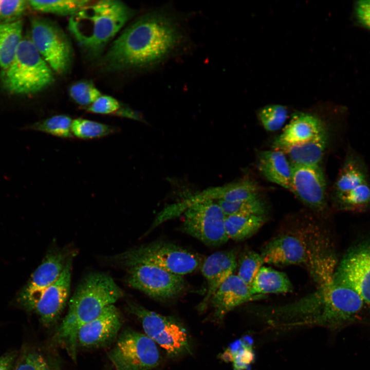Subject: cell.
<instances>
[{
  "mask_svg": "<svg viewBox=\"0 0 370 370\" xmlns=\"http://www.w3.org/2000/svg\"><path fill=\"white\" fill-rule=\"evenodd\" d=\"M250 289L254 295L266 296L267 294L290 292L293 287L284 272L262 266L254 279Z\"/></svg>",
  "mask_w": 370,
  "mask_h": 370,
  "instance_id": "d4e9b609",
  "label": "cell"
},
{
  "mask_svg": "<svg viewBox=\"0 0 370 370\" xmlns=\"http://www.w3.org/2000/svg\"><path fill=\"white\" fill-rule=\"evenodd\" d=\"M264 263L261 254L254 251H248L239 258L237 275L250 287Z\"/></svg>",
  "mask_w": 370,
  "mask_h": 370,
  "instance_id": "e575fe53",
  "label": "cell"
},
{
  "mask_svg": "<svg viewBox=\"0 0 370 370\" xmlns=\"http://www.w3.org/2000/svg\"><path fill=\"white\" fill-rule=\"evenodd\" d=\"M15 357L16 354L13 352L0 356V370H13Z\"/></svg>",
  "mask_w": 370,
  "mask_h": 370,
  "instance_id": "ab89813d",
  "label": "cell"
},
{
  "mask_svg": "<svg viewBox=\"0 0 370 370\" xmlns=\"http://www.w3.org/2000/svg\"><path fill=\"white\" fill-rule=\"evenodd\" d=\"M258 196L257 185L248 179L207 189L197 194L199 200H221L228 202H239Z\"/></svg>",
  "mask_w": 370,
  "mask_h": 370,
  "instance_id": "cb8c5ba5",
  "label": "cell"
},
{
  "mask_svg": "<svg viewBox=\"0 0 370 370\" xmlns=\"http://www.w3.org/2000/svg\"><path fill=\"white\" fill-rule=\"evenodd\" d=\"M259 119L264 128L268 132L280 129L288 117V110L284 106L270 104L262 108L258 112Z\"/></svg>",
  "mask_w": 370,
  "mask_h": 370,
  "instance_id": "836d02e7",
  "label": "cell"
},
{
  "mask_svg": "<svg viewBox=\"0 0 370 370\" xmlns=\"http://www.w3.org/2000/svg\"><path fill=\"white\" fill-rule=\"evenodd\" d=\"M290 190L305 206L316 211L326 206V184L320 165H292Z\"/></svg>",
  "mask_w": 370,
  "mask_h": 370,
  "instance_id": "9a60e30c",
  "label": "cell"
},
{
  "mask_svg": "<svg viewBox=\"0 0 370 370\" xmlns=\"http://www.w3.org/2000/svg\"><path fill=\"white\" fill-rule=\"evenodd\" d=\"M129 285L153 299L164 301L179 295L185 288L181 275L162 268L146 264H137L126 268Z\"/></svg>",
  "mask_w": 370,
  "mask_h": 370,
  "instance_id": "7c38bea8",
  "label": "cell"
},
{
  "mask_svg": "<svg viewBox=\"0 0 370 370\" xmlns=\"http://www.w3.org/2000/svg\"><path fill=\"white\" fill-rule=\"evenodd\" d=\"M357 16L360 22L370 29V0H362L356 6Z\"/></svg>",
  "mask_w": 370,
  "mask_h": 370,
  "instance_id": "f35d334b",
  "label": "cell"
},
{
  "mask_svg": "<svg viewBox=\"0 0 370 370\" xmlns=\"http://www.w3.org/2000/svg\"><path fill=\"white\" fill-rule=\"evenodd\" d=\"M183 39L173 16L164 12H151L122 32L112 44L103 62L111 70L153 66L175 51Z\"/></svg>",
  "mask_w": 370,
  "mask_h": 370,
  "instance_id": "7a4b0ae2",
  "label": "cell"
},
{
  "mask_svg": "<svg viewBox=\"0 0 370 370\" xmlns=\"http://www.w3.org/2000/svg\"><path fill=\"white\" fill-rule=\"evenodd\" d=\"M109 260L125 268L137 264L150 265L181 276L193 272L200 264L196 254L173 243L161 241L131 249Z\"/></svg>",
  "mask_w": 370,
  "mask_h": 370,
  "instance_id": "8992f818",
  "label": "cell"
},
{
  "mask_svg": "<svg viewBox=\"0 0 370 370\" xmlns=\"http://www.w3.org/2000/svg\"><path fill=\"white\" fill-rule=\"evenodd\" d=\"M52 70L30 39L23 38L9 67L2 70L1 80L10 93L26 95L38 92L53 81Z\"/></svg>",
  "mask_w": 370,
  "mask_h": 370,
  "instance_id": "5b68a950",
  "label": "cell"
},
{
  "mask_svg": "<svg viewBox=\"0 0 370 370\" xmlns=\"http://www.w3.org/2000/svg\"><path fill=\"white\" fill-rule=\"evenodd\" d=\"M108 357L116 370H150L160 361L156 344L145 334L132 330L119 335Z\"/></svg>",
  "mask_w": 370,
  "mask_h": 370,
  "instance_id": "9c48e42d",
  "label": "cell"
},
{
  "mask_svg": "<svg viewBox=\"0 0 370 370\" xmlns=\"http://www.w3.org/2000/svg\"><path fill=\"white\" fill-rule=\"evenodd\" d=\"M28 1L0 0V22H10L20 19L26 10Z\"/></svg>",
  "mask_w": 370,
  "mask_h": 370,
  "instance_id": "74e56055",
  "label": "cell"
},
{
  "mask_svg": "<svg viewBox=\"0 0 370 370\" xmlns=\"http://www.w3.org/2000/svg\"><path fill=\"white\" fill-rule=\"evenodd\" d=\"M338 208L362 212L370 209V183L366 164L358 153L349 149L333 190Z\"/></svg>",
  "mask_w": 370,
  "mask_h": 370,
  "instance_id": "52a82bcc",
  "label": "cell"
},
{
  "mask_svg": "<svg viewBox=\"0 0 370 370\" xmlns=\"http://www.w3.org/2000/svg\"><path fill=\"white\" fill-rule=\"evenodd\" d=\"M87 110L94 114H116L138 121H141L142 119V116L139 113L127 107L122 108L117 99L107 95H101L90 105Z\"/></svg>",
  "mask_w": 370,
  "mask_h": 370,
  "instance_id": "d6a6232c",
  "label": "cell"
},
{
  "mask_svg": "<svg viewBox=\"0 0 370 370\" xmlns=\"http://www.w3.org/2000/svg\"><path fill=\"white\" fill-rule=\"evenodd\" d=\"M69 258L66 251L49 252L20 294L19 300L24 307L31 311L43 293L59 278Z\"/></svg>",
  "mask_w": 370,
  "mask_h": 370,
  "instance_id": "5bb4252c",
  "label": "cell"
},
{
  "mask_svg": "<svg viewBox=\"0 0 370 370\" xmlns=\"http://www.w3.org/2000/svg\"><path fill=\"white\" fill-rule=\"evenodd\" d=\"M226 216L235 215H265L267 212L265 202L260 197L239 202L216 201Z\"/></svg>",
  "mask_w": 370,
  "mask_h": 370,
  "instance_id": "1f68e13d",
  "label": "cell"
},
{
  "mask_svg": "<svg viewBox=\"0 0 370 370\" xmlns=\"http://www.w3.org/2000/svg\"><path fill=\"white\" fill-rule=\"evenodd\" d=\"M23 22L18 20L10 22H0V67L7 68L13 61L23 39Z\"/></svg>",
  "mask_w": 370,
  "mask_h": 370,
  "instance_id": "484cf974",
  "label": "cell"
},
{
  "mask_svg": "<svg viewBox=\"0 0 370 370\" xmlns=\"http://www.w3.org/2000/svg\"><path fill=\"white\" fill-rule=\"evenodd\" d=\"M13 370H53L49 363L40 352L29 350L24 353Z\"/></svg>",
  "mask_w": 370,
  "mask_h": 370,
  "instance_id": "8d00e7d4",
  "label": "cell"
},
{
  "mask_svg": "<svg viewBox=\"0 0 370 370\" xmlns=\"http://www.w3.org/2000/svg\"><path fill=\"white\" fill-rule=\"evenodd\" d=\"M133 14L131 8L119 1H91L70 17L68 29L82 48L96 53Z\"/></svg>",
  "mask_w": 370,
  "mask_h": 370,
  "instance_id": "277c9868",
  "label": "cell"
},
{
  "mask_svg": "<svg viewBox=\"0 0 370 370\" xmlns=\"http://www.w3.org/2000/svg\"><path fill=\"white\" fill-rule=\"evenodd\" d=\"M69 94L77 103L82 106L91 105L101 95L94 85L88 81L73 84L69 88Z\"/></svg>",
  "mask_w": 370,
  "mask_h": 370,
  "instance_id": "d590c367",
  "label": "cell"
},
{
  "mask_svg": "<svg viewBox=\"0 0 370 370\" xmlns=\"http://www.w3.org/2000/svg\"><path fill=\"white\" fill-rule=\"evenodd\" d=\"M328 140L326 130L309 141L276 150L284 153L292 165H320Z\"/></svg>",
  "mask_w": 370,
  "mask_h": 370,
  "instance_id": "603a6c76",
  "label": "cell"
},
{
  "mask_svg": "<svg viewBox=\"0 0 370 370\" xmlns=\"http://www.w3.org/2000/svg\"><path fill=\"white\" fill-rule=\"evenodd\" d=\"M72 120L65 115H57L28 125L24 129L43 132L57 137L70 139Z\"/></svg>",
  "mask_w": 370,
  "mask_h": 370,
  "instance_id": "f1b7e54d",
  "label": "cell"
},
{
  "mask_svg": "<svg viewBox=\"0 0 370 370\" xmlns=\"http://www.w3.org/2000/svg\"><path fill=\"white\" fill-rule=\"evenodd\" d=\"M265 296L254 295L250 287L237 275L229 276L212 296L209 305L213 309V316L221 320L230 311L251 301L263 299Z\"/></svg>",
  "mask_w": 370,
  "mask_h": 370,
  "instance_id": "d6986e66",
  "label": "cell"
},
{
  "mask_svg": "<svg viewBox=\"0 0 370 370\" xmlns=\"http://www.w3.org/2000/svg\"><path fill=\"white\" fill-rule=\"evenodd\" d=\"M71 267L70 257L59 278L43 293L31 310L46 326L53 325L64 309L70 289Z\"/></svg>",
  "mask_w": 370,
  "mask_h": 370,
  "instance_id": "ac0fdd59",
  "label": "cell"
},
{
  "mask_svg": "<svg viewBox=\"0 0 370 370\" xmlns=\"http://www.w3.org/2000/svg\"><path fill=\"white\" fill-rule=\"evenodd\" d=\"M326 130L318 117L307 113H296L275 139L273 143V150H280L309 141Z\"/></svg>",
  "mask_w": 370,
  "mask_h": 370,
  "instance_id": "44dd1931",
  "label": "cell"
},
{
  "mask_svg": "<svg viewBox=\"0 0 370 370\" xmlns=\"http://www.w3.org/2000/svg\"><path fill=\"white\" fill-rule=\"evenodd\" d=\"M122 296L121 289L106 273H91L82 280L70 300L67 313L54 336L55 341L66 349L73 360L76 359L77 338L80 328Z\"/></svg>",
  "mask_w": 370,
  "mask_h": 370,
  "instance_id": "3957f363",
  "label": "cell"
},
{
  "mask_svg": "<svg viewBox=\"0 0 370 370\" xmlns=\"http://www.w3.org/2000/svg\"><path fill=\"white\" fill-rule=\"evenodd\" d=\"M334 273L299 300L258 306L256 317L272 327L283 330L313 326L338 329L353 322L359 318L365 303L355 290L338 282Z\"/></svg>",
  "mask_w": 370,
  "mask_h": 370,
  "instance_id": "6da1fadb",
  "label": "cell"
},
{
  "mask_svg": "<svg viewBox=\"0 0 370 370\" xmlns=\"http://www.w3.org/2000/svg\"><path fill=\"white\" fill-rule=\"evenodd\" d=\"M257 167L267 180L290 190L291 164L282 151L273 150L259 152Z\"/></svg>",
  "mask_w": 370,
  "mask_h": 370,
  "instance_id": "7402d4cb",
  "label": "cell"
},
{
  "mask_svg": "<svg viewBox=\"0 0 370 370\" xmlns=\"http://www.w3.org/2000/svg\"><path fill=\"white\" fill-rule=\"evenodd\" d=\"M122 325L120 312L114 305L104 308L96 318L83 325L79 330L77 343L81 347H103L114 341Z\"/></svg>",
  "mask_w": 370,
  "mask_h": 370,
  "instance_id": "e0dca14e",
  "label": "cell"
},
{
  "mask_svg": "<svg viewBox=\"0 0 370 370\" xmlns=\"http://www.w3.org/2000/svg\"><path fill=\"white\" fill-rule=\"evenodd\" d=\"M237 266L233 251H222L212 253L203 262L201 272L207 280V290L198 309L205 310L209 305L212 296L221 284L233 274Z\"/></svg>",
  "mask_w": 370,
  "mask_h": 370,
  "instance_id": "ffe728a7",
  "label": "cell"
},
{
  "mask_svg": "<svg viewBox=\"0 0 370 370\" xmlns=\"http://www.w3.org/2000/svg\"><path fill=\"white\" fill-rule=\"evenodd\" d=\"M118 132L115 126L83 118L76 119L71 124L73 137L82 140L103 138Z\"/></svg>",
  "mask_w": 370,
  "mask_h": 370,
  "instance_id": "f546056e",
  "label": "cell"
},
{
  "mask_svg": "<svg viewBox=\"0 0 370 370\" xmlns=\"http://www.w3.org/2000/svg\"><path fill=\"white\" fill-rule=\"evenodd\" d=\"M261 255L264 263L278 266L308 264V243L300 235L284 233L269 240Z\"/></svg>",
  "mask_w": 370,
  "mask_h": 370,
  "instance_id": "2e32d148",
  "label": "cell"
},
{
  "mask_svg": "<svg viewBox=\"0 0 370 370\" xmlns=\"http://www.w3.org/2000/svg\"><path fill=\"white\" fill-rule=\"evenodd\" d=\"M265 221V215H230L226 216L225 226L229 238L240 241L254 235Z\"/></svg>",
  "mask_w": 370,
  "mask_h": 370,
  "instance_id": "4316f807",
  "label": "cell"
},
{
  "mask_svg": "<svg viewBox=\"0 0 370 370\" xmlns=\"http://www.w3.org/2000/svg\"><path fill=\"white\" fill-rule=\"evenodd\" d=\"M334 277L370 306V236L349 248L337 266Z\"/></svg>",
  "mask_w": 370,
  "mask_h": 370,
  "instance_id": "4fadbf2b",
  "label": "cell"
},
{
  "mask_svg": "<svg viewBox=\"0 0 370 370\" xmlns=\"http://www.w3.org/2000/svg\"><path fill=\"white\" fill-rule=\"evenodd\" d=\"M128 308L140 321L145 334L160 346L171 357L189 349V338L186 329L173 318L148 310L136 303Z\"/></svg>",
  "mask_w": 370,
  "mask_h": 370,
  "instance_id": "30bf717a",
  "label": "cell"
},
{
  "mask_svg": "<svg viewBox=\"0 0 370 370\" xmlns=\"http://www.w3.org/2000/svg\"><path fill=\"white\" fill-rule=\"evenodd\" d=\"M91 2L88 0L28 1V5L36 11L70 16Z\"/></svg>",
  "mask_w": 370,
  "mask_h": 370,
  "instance_id": "4dcf8cb0",
  "label": "cell"
},
{
  "mask_svg": "<svg viewBox=\"0 0 370 370\" xmlns=\"http://www.w3.org/2000/svg\"><path fill=\"white\" fill-rule=\"evenodd\" d=\"M253 341L243 337L232 343L222 355L223 360L232 363L234 370H247L254 361Z\"/></svg>",
  "mask_w": 370,
  "mask_h": 370,
  "instance_id": "83f0119b",
  "label": "cell"
},
{
  "mask_svg": "<svg viewBox=\"0 0 370 370\" xmlns=\"http://www.w3.org/2000/svg\"><path fill=\"white\" fill-rule=\"evenodd\" d=\"M182 230L205 244L218 247L229 239L225 229L226 216L217 202L202 200L184 207Z\"/></svg>",
  "mask_w": 370,
  "mask_h": 370,
  "instance_id": "ba28073f",
  "label": "cell"
},
{
  "mask_svg": "<svg viewBox=\"0 0 370 370\" xmlns=\"http://www.w3.org/2000/svg\"><path fill=\"white\" fill-rule=\"evenodd\" d=\"M30 39L52 70L63 74L69 69L72 56L71 45L58 25L46 18H33Z\"/></svg>",
  "mask_w": 370,
  "mask_h": 370,
  "instance_id": "8fae6325",
  "label": "cell"
}]
</instances>
